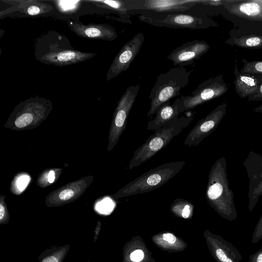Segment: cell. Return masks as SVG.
<instances>
[{"instance_id":"obj_5","label":"cell","mask_w":262,"mask_h":262,"mask_svg":"<svg viewBox=\"0 0 262 262\" xmlns=\"http://www.w3.org/2000/svg\"><path fill=\"white\" fill-rule=\"evenodd\" d=\"M227 90L228 86L222 75L206 79L189 95L180 97L181 111L183 113L193 109L209 100L221 96Z\"/></svg>"},{"instance_id":"obj_7","label":"cell","mask_w":262,"mask_h":262,"mask_svg":"<svg viewBox=\"0 0 262 262\" xmlns=\"http://www.w3.org/2000/svg\"><path fill=\"white\" fill-rule=\"evenodd\" d=\"M138 17L141 21L160 27L201 29L207 27L206 19L189 14L170 13L161 15L147 13L141 14Z\"/></svg>"},{"instance_id":"obj_27","label":"cell","mask_w":262,"mask_h":262,"mask_svg":"<svg viewBox=\"0 0 262 262\" xmlns=\"http://www.w3.org/2000/svg\"><path fill=\"white\" fill-rule=\"evenodd\" d=\"M249 101H260L262 100V79L256 91L253 95L248 97Z\"/></svg>"},{"instance_id":"obj_19","label":"cell","mask_w":262,"mask_h":262,"mask_svg":"<svg viewBox=\"0 0 262 262\" xmlns=\"http://www.w3.org/2000/svg\"><path fill=\"white\" fill-rule=\"evenodd\" d=\"M215 242L214 254L218 262H225L229 257L242 255L231 243L222 237H218Z\"/></svg>"},{"instance_id":"obj_10","label":"cell","mask_w":262,"mask_h":262,"mask_svg":"<svg viewBox=\"0 0 262 262\" xmlns=\"http://www.w3.org/2000/svg\"><path fill=\"white\" fill-rule=\"evenodd\" d=\"M144 41L143 34L139 33L124 45L108 70L106 81L111 80L129 68L139 52Z\"/></svg>"},{"instance_id":"obj_20","label":"cell","mask_w":262,"mask_h":262,"mask_svg":"<svg viewBox=\"0 0 262 262\" xmlns=\"http://www.w3.org/2000/svg\"><path fill=\"white\" fill-rule=\"evenodd\" d=\"M17 8H20L26 15L36 16L49 12L53 7L47 4L42 3L40 1H17Z\"/></svg>"},{"instance_id":"obj_33","label":"cell","mask_w":262,"mask_h":262,"mask_svg":"<svg viewBox=\"0 0 262 262\" xmlns=\"http://www.w3.org/2000/svg\"><path fill=\"white\" fill-rule=\"evenodd\" d=\"M55 179V173L53 170H51L48 175V181L49 183H53Z\"/></svg>"},{"instance_id":"obj_23","label":"cell","mask_w":262,"mask_h":262,"mask_svg":"<svg viewBox=\"0 0 262 262\" xmlns=\"http://www.w3.org/2000/svg\"><path fill=\"white\" fill-rule=\"evenodd\" d=\"M244 63L241 73L243 74H262V61H247L243 59Z\"/></svg>"},{"instance_id":"obj_3","label":"cell","mask_w":262,"mask_h":262,"mask_svg":"<svg viewBox=\"0 0 262 262\" xmlns=\"http://www.w3.org/2000/svg\"><path fill=\"white\" fill-rule=\"evenodd\" d=\"M185 161L165 163L143 173L129 182L114 195L115 198L129 196L151 191L161 187L182 170Z\"/></svg>"},{"instance_id":"obj_32","label":"cell","mask_w":262,"mask_h":262,"mask_svg":"<svg viewBox=\"0 0 262 262\" xmlns=\"http://www.w3.org/2000/svg\"><path fill=\"white\" fill-rule=\"evenodd\" d=\"M42 262H59L57 256L51 255L43 259Z\"/></svg>"},{"instance_id":"obj_30","label":"cell","mask_w":262,"mask_h":262,"mask_svg":"<svg viewBox=\"0 0 262 262\" xmlns=\"http://www.w3.org/2000/svg\"><path fill=\"white\" fill-rule=\"evenodd\" d=\"M163 238L169 244H174L176 241V236L170 233H164L163 235Z\"/></svg>"},{"instance_id":"obj_26","label":"cell","mask_w":262,"mask_h":262,"mask_svg":"<svg viewBox=\"0 0 262 262\" xmlns=\"http://www.w3.org/2000/svg\"><path fill=\"white\" fill-rule=\"evenodd\" d=\"M8 215L9 214L5 202L3 198H1L0 203V221L1 223L4 222L8 219Z\"/></svg>"},{"instance_id":"obj_12","label":"cell","mask_w":262,"mask_h":262,"mask_svg":"<svg viewBox=\"0 0 262 262\" xmlns=\"http://www.w3.org/2000/svg\"><path fill=\"white\" fill-rule=\"evenodd\" d=\"M209 49V45L205 40H194L183 43L173 50L167 59L172 61L177 67H184L192 64Z\"/></svg>"},{"instance_id":"obj_18","label":"cell","mask_w":262,"mask_h":262,"mask_svg":"<svg viewBox=\"0 0 262 262\" xmlns=\"http://www.w3.org/2000/svg\"><path fill=\"white\" fill-rule=\"evenodd\" d=\"M84 2L92 3L97 7L110 10L121 17L124 23L132 24L128 1L83 0Z\"/></svg>"},{"instance_id":"obj_15","label":"cell","mask_w":262,"mask_h":262,"mask_svg":"<svg viewBox=\"0 0 262 262\" xmlns=\"http://www.w3.org/2000/svg\"><path fill=\"white\" fill-rule=\"evenodd\" d=\"M181 113L180 98L176 99L172 104L169 101L156 112L155 117L149 121L146 128L149 130H155L163 127L174 121L179 117Z\"/></svg>"},{"instance_id":"obj_34","label":"cell","mask_w":262,"mask_h":262,"mask_svg":"<svg viewBox=\"0 0 262 262\" xmlns=\"http://www.w3.org/2000/svg\"><path fill=\"white\" fill-rule=\"evenodd\" d=\"M253 111L256 113H262V104L253 108Z\"/></svg>"},{"instance_id":"obj_17","label":"cell","mask_w":262,"mask_h":262,"mask_svg":"<svg viewBox=\"0 0 262 262\" xmlns=\"http://www.w3.org/2000/svg\"><path fill=\"white\" fill-rule=\"evenodd\" d=\"M234 73L235 75L234 81L235 91L241 98L249 97L256 92L261 79L254 76L242 74L238 70L236 63Z\"/></svg>"},{"instance_id":"obj_2","label":"cell","mask_w":262,"mask_h":262,"mask_svg":"<svg viewBox=\"0 0 262 262\" xmlns=\"http://www.w3.org/2000/svg\"><path fill=\"white\" fill-rule=\"evenodd\" d=\"M193 117L192 114L181 116L169 124L154 130V134L134 151L127 168L131 170L140 165L164 148L191 124Z\"/></svg>"},{"instance_id":"obj_25","label":"cell","mask_w":262,"mask_h":262,"mask_svg":"<svg viewBox=\"0 0 262 262\" xmlns=\"http://www.w3.org/2000/svg\"><path fill=\"white\" fill-rule=\"evenodd\" d=\"M75 194V191L73 188L67 187L59 192L58 198L61 201H66L72 199Z\"/></svg>"},{"instance_id":"obj_28","label":"cell","mask_w":262,"mask_h":262,"mask_svg":"<svg viewBox=\"0 0 262 262\" xmlns=\"http://www.w3.org/2000/svg\"><path fill=\"white\" fill-rule=\"evenodd\" d=\"M144 257L143 252L140 249L136 250L130 254V259L135 262L141 261Z\"/></svg>"},{"instance_id":"obj_31","label":"cell","mask_w":262,"mask_h":262,"mask_svg":"<svg viewBox=\"0 0 262 262\" xmlns=\"http://www.w3.org/2000/svg\"><path fill=\"white\" fill-rule=\"evenodd\" d=\"M224 3V1H201L203 4L209 5L211 6L222 5Z\"/></svg>"},{"instance_id":"obj_4","label":"cell","mask_w":262,"mask_h":262,"mask_svg":"<svg viewBox=\"0 0 262 262\" xmlns=\"http://www.w3.org/2000/svg\"><path fill=\"white\" fill-rule=\"evenodd\" d=\"M190 74L191 72L184 67H177L157 77L149 96L150 106L148 117L155 114L163 104L180 95L181 89L187 85Z\"/></svg>"},{"instance_id":"obj_14","label":"cell","mask_w":262,"mask_h":262,"mask_svg":"<svg viewBox=\"0 0 262 262\" xmlns=\"http://www.w3.org/2000/svg\"><path fill=\"white\" fill-rule=\"evenodd\" d=\"M201 1H131L133 10H145L154 12L183 11L190 9Z\"/></svg>"},{"instance_id":"obj_8","label":"cell","mask_w":262,"mask_h":262,"mask_svg":"<svg viewBox=\"0 0 262 262\" xmlns=\"http://www.w3.org/2000/svg\"><path fill=\"white\" fill-rule=\"evenodd\" d=\"M227 107L226 102H223L199 120L187 134L184 144L188 147L198 145L219 126L226 114Z\"/></svg>"},{"instance_id":"obj_16","label":"cell","mask_w":262,"mask_h":262,"mask_svg":"<svg viewBox=\"0 0 262 262\" xmlns=\"http://www.w3.org/2000/svg\"><path fill=\"white\" fill-rule=\"evenodd\" d=\"M229 12L246 19L262 21V1H226Z\"/></svg>"},{"instance_id":"obj_1","label":"cell","mask_w":262,"mask_h":262,"mask_svg":"<svg viewBox=\"0 0 262 262\" xmlns=\"http://www.w3.org/2000/svg\"><path fill=\"white\" fill-rule=\"evenodd\" d=\"M205 196L209 204L222 217L229 221L236 219L234 194L230 188L227 162L224 157L216 160L211 167Z\"/></svg>"},{"instance_id":"obj_6","label":"cell","mask_w":262,"mask_h":262,"mask_svg":"<svg viewBox=\"0 0 262 262\" xmlns=\"http://www.w3.org/2000/svg\"><path fill=\"white\" fill-rule=\"evenodd\" d=\"M139 89V85L129 86L117 103L110 130L107 148L109 151L113 149L126 128L127 120Z\"/></svg>"},{"instance_id":"obj_13","label":"cell","mask_w":262,"mask_h":262,"mask_svg":"<svg viewBox=\"0 0 262 262\" xmlns=\"http://www.w3.org/2000/svg\"><path fill=\"white\" fill-rule=\"evenodd\" d=\"M69 28L77 35L89 39L113 41L117 37V33L107 24L84 25L77 20L68 21Z\"/></svg>"},{"instance_id":"obj_22","label":"cell","mask_w":262,"mask_h":262,"mask_svg":"<svg viewBox=\"0 0 262 262\" xmlns=\"http://www.w3.org/2000/svg\"><path fill=\"white\" fill-rule=\"evenodd\" d=\"M58 10L65 14H70L79 8L83 1H51Z\"/></svg>"},{"instance_id":"obj_24","label":"cell","mask_w":262,"mask_h":262,"mask_svg":"<svg viewBox=\"0 0 262 262\" xmlns=\"http://www.w3.org/2000/svg\"><path fill=\"white\" fill-rule=\"evenodd\" d=\"M252 237V244L257 243L262 239V214L255 226Z\"/></svg>"},{"instance_id":"obj_21","label":"cell","mask_w":262,"mask_h":262,"mask_svg":"<svg viewBox=\"0 0 262 262\" xmlns=\"http://www.w3.org/2000/svg\"><path fill=\"white\" fill-rule=\"evenodd\" d=\"M233 44L246 48L262 47V36L250 35L234 39Z\"/></svg>"},{"instance_id":"obj_29","label":"cell","mask_w":262,"mask_h":262,"mask_svg":"<svg viewBox=\"0 0 262 262\" xmlns=\"http://www.w3.org/2000/svg\"><path fill=\"white\" fill-rule=\"evenodd\" d=\"M249 262H262V248L250 256Z\"/></svg>"},{"instance_id":"obj_11","label":"cell","mask_w":262,"mask_h":262,"mask_svg":"<svg viewBox=\"0 0 262 262\" xmlns=\"http://www.w3.org/2000/svg\"><path fill=\"white\" fill-rule=\"evenodd\" d=\"M50 50L41 54L35 55L37 59L40 62L56 66H66L82 62L96 55L95 53H84L73 48L64 49L59 45H50Z\"/></svg>"},{"instance_id":"obj_9","label":"cell","mask_w":262,"mask_h":262,"mask_svg":"<svg viewBox=\"0 0 262 262\" xmlns=\"http://www.w3.org/2000/svg\"><path fill=\"white\" fill-rule=\"evenodd\" d=\"M243 164L249 180L248 209L251 212L262 195V156L250 151Z\"/></svg>"}]
</instances>
